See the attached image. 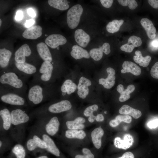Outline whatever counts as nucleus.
Segmentation results:
<instances>
[{
    "instance_id": "1",
    "label": "nucleus",
    "mask_w": 158,
    "mask_h": 158,
    "mask_svg": "<svg viewBox=\"0 0 158 158\" xmlns=\"http://www.w3.org/2000/svg\"><path fill=\"white\" fill-rule=\"evenodd\" d=\"M83 11V7L79 4L73 6L68 11L66 20L70 29H75L78 26Z\"/></svg>"
},
{
    "instance_id": "2",
    "label": "nucleus",
    "mask_w": 158,
    "mask_h": 158,
    "mask_svg": "<svg viewBox=\"0 0 158 158\" xmlns=\"http://www.w3.org/2000/svg\"><path fill=\"white\" fill-rule=\"evenodd\" d=\"M0 83L8 85L16 88H20L23 86L22 80L19 78L15 73L12 72H6L1 75Z\"/></svg>"
},
{
    "instance_id": "3",
    "label": "nucleus",
    "mask_w": 158,
    "mask_h": 158,
    "mask_svg": "<svg viewBox=\"0 0 158 158\" xmlns=\"http://www.w3.org/2000/svg\"><path fill=\"white\" fill-rule=\"evenodd\" d=\"M28 96L29 100L34 104H37L40 103L43 98L42 88L39 85L33 86L30 89Z\"/></svg>"
},
{
    "instance_id": "4",
    "label": "nucleus",
    "mask_w": 158,
    "mask_h": 158,
    "mask_svg": "<svg viewBox=\"0 0 158 158\" xmlns=\"http://www.w3.org/2000/svg\"><path fill=\"white\" fill-rule=\"evenodd\" d=\"M45 42L46 44L51 48L55 49L59 45L65 44L67 42V40L61 35L53 34L47 37Z\"/></svg>"
},
{
    "instance_id": "5",
    "label": "nucleus",
    "mask_w": 158,
    "mask_h": 158,
    "mask_svg": "<svg viewBox=\"0 0 158 158\" xmlns=\"http://www.w3.org/2000/svg\"><path fill=\"white\" fill-rule=\"evenodd\" d=\"M1 100L3 102L12 105H22L25 102V99L22 97L13 93H8L2 95Z\"/></svg>"
},
{
    "instance_id": "6",
    "label": "nucleus",
    "mask_w": 158,
    "mask_h": 158,
    "mask_svg": "<svg viewBox=\"0 0 158 158\" xmlns=\"http://www.w3.org/2000/svg\"><path fill=\"white\" fill-rule=\"evenodd\" d=\"M11 123L16 125L28 121L29 117L22 110L17 109L12 111L11 113Z\"/></svg>"
},
{
    "instance_id": "7",
    "label": "nucleus",
    "mask_w": 158,
    "mask_h": 158,
    "mask_svg": "<svg viewBox=\"0 0 158 158\" xmlns=\"http://www.w3.org/2000/svg\"><path fill=\"white\" fill-rule=\"evenodd\" d=\"M91 84V81L89 79L83 76L80 78L77 87V94L80 97L83 99L86 97L89 92L88 87L90 86Z\"/></svg>"
},
{
    "instance_id": "8",
    "label": "nucleus",
    "mask_w": 158,
    "mask_h": 158,
    "mask_svg": "<svg viewBox=\"0 0 158 158\" xmlns=\"http://www.w3.org/2000/svg\"><path fill=\"white\" fill-rule=\"evenodd\" d=\"M31 53V51L29 46L25 44L22 45L15 52V60L18 63H24L25 61V57L30 56Z\"/></svg>"
},
{
    "instance_id": "9",
    "label": "nucleus",
    "mask_w": 158,
    "mask_h": 158,
    "mask_svg": "<svg viewBox=\"0 0 158 158\" xmlns=\"http://www.w3.org/2000/svg\"><path fill=\"white\" fill-rule=\"evenodd\" d=\"M72 107L71 102L68 100H63L51 105L49 111L52 113H58L70 109Z\"/></svg>"
},
{
    "instance_id": "10",
    "label": "nucleus",
    "mask_w": 158,
    "mask_h": 158,
    "mask_svg": "<svg viewBox=\"0 0 158 158\" xmlns=\"http://www.w3.org/2000/svg\"><path fill=\"white\" fill-rule=\"evenodd\" d=\"M134 139L133 136L130 134H125L123 139L120 137H117L114 140V145L115 146L118 148L126 150L133 144Z\"/></svg>"
},
{
    "instance_id": "11",
    "label": "nucleus",
    "mask_w": 158,
    "mask_h": 158,
    "mask_svg": "<svg viewBox=\"0 0 158 158\" xmlns=\"http://www.w3.org/2000/svg\"><path fill=\"white\" fill-rule=\"evenodd\" d=\"M53 69V66L51 62L44 61L39 69V72L41 74V80L44 82L49 80L51 77Z\"/></svg>"
},
{
    "instance_id": "12",
    "label": "nucleus",
    "mask_w": 158,
    "mask_h": 158,
    "mask_svg": "<svg viewBox=\"0 0 158 158\" xmlns=\"http://www.w3.org/2000/svg\"><path fill=\"white\" fill-rule=\"evenodd\" d=\"M108 74L107 78H101L99 80V84L103 85L104 88L109 89L112 87L115 83V72L114 69L111 67H109L107 69Z\"/></svg>"
},
{
    "instance_id": "13",
    "label": "nucleus",
    "mask_w": 158,
    "mask_h": 158,
    "mask_svg": "<svg viewBox=\"0 0 158 158\" xmlns=\"http://www.w3.org/2000/svg\"><path fill=\"white\" fill-rule=\"evenodd\" d=\"M142 44V41L140 37L133 35L128 38L127 43L121 46L120 49L126 52L130 53L135 47L140 46Z\"/></svg>"
},
{
    "instance_id": "14",
    "label": "nucleus",
    "mask_w": 158,
    "mask_h": 158,
    "mask_svg": "<svg viewBox=\"0 0 158 158\" xmlns=\"http://www.w3.org/2000/svg\"><path fill=\"white\" fill-rule=\"evenodd\" d=\"M74 38L77 43L80 46L84 48L87 46L90 39V35L81 29L75 31Z\"/></svg>"
},
{
    "instance_id": "15",
    "label": "nucleus",
    "mask_w": 158,
    "mask_h": 158,
    "mask_svg": "<svg viewBox=\"0 0 158 158\" xmlns=\"http://www.w3.org/2000/svg\"><path fill=\"white\" fill-rule=\"evenodd\" d=\"M42 28L40 25H35L25 30L22 34L23 36L26 39L35 40L42 35Z\"/></svg>"
},
{
    "instance_id": "16",
    "label": "nucleus",
    "mask_w": 158,
    "mask_h": 158,
    "mask_svg": "<svg viewBox=\"0 0 158 158\" xmlns=\"http://www.w3.org/2000/svg\"><path fill=\"white\" fill-rule=\"evenodd\" d=\"M38 53L44 61L51 62L52 58L50 51L47 45L44 42L38 43L36 46Z\"/></svg>"
},
{
    "instance_id": "17",
    "label": "nucleus",
    "mask_w": 158,
    "mask_h": 158,
    "mask_svg": "<svg viewBox=\"0 0 158 158\" xmlns=\"http://www.w3.org/2000/svg\"><path fill=\"white\" fill-rule=\"evenodd\" d=\"M140 23L145 30L148 38L154 39L156 36V30L151 21L147 18H143L141 19Z\"/></svg>"
},
{
    "instance_id": "18",
    "label": "nucleus",
    "mask_w": 158,
    "mask_h": 158,
    "mask_svg": "<svg viewBox=\"0 0 158 158\" xmlns=\"http://www.w3.org/2000/svg\"><path fill=\"white\" fill-rule=\"evenodd\" d=\"M116 89L120 94L119 98V101L120 102H123L130 98V94L134 91L135 87L133 85H130L127 86L126 89H125L123 85L119 84L117 86Z\"/></svg>"
},
{
    "instance_id": "19",
    "label": "nucleus",
    "mask_w": 158,
    "mask_h": 158,
    "mask_svg": "<svg viewBox=\"0 0 158 158\" xmlns=\"http://www.w3.org/2000/svg\"><path fill=\"white\" fill-rule=\"evenodd\" d=\"M122 73L130 72L135 75H139L141 73L140 68L135 63L128 61H124L122 64Z\"/></svg>"
},
{
    "instance_id": "20",
    "label": "nucleus",
    "mask_w": 158,
    "mask_h": 158,
    "mask_svg": "<svg viewBox=\"0 0 158 158\" xmlns=\"http://www.w3.org/2000/svg\"><path fill=\"white\" fill-rule=\"evenodd\" d=\"M104 134V131L100 127L95 128L91 132L92 142L95 147L97 149H99L101 146V138Z\"/></svg>"
},
{
    "instance_id": "21",
    "label": "nucleus",
    "mask_w": 158,
    "mask_h": 158,
    "mask_svg": "<svg viewBox=\"0 0 158 158\" xmlns=\"http://www.w3.org/2000/svg\"><path fill=\"white\" fill-rule=\"evenodd\" d=\"M27 146L28 149L30 151L33 150L37 147L42 149H46L47 147L44 141L36 135H34L32 139L28 140Z\"/></svg>"
},
{
    "instance_id": "22",
    "label": "nucleus",
    "mask_w": 158,
    "mask_h": 158,
    "mask_svg": "<svg viewBox=\"0 0 158 158\" xmlns=\"http://www.w3.org/2000/svg\"><path fill=\"white\" fill-rule=\"evenodd\" d=\"M71 55L75 59H80L83 58L88 59L90 56L87 50L77 45H74L72 47Z\"/></svg>"
},
{
    "instance_id": "23",
    "label": "nucleus",
    "mask_w": 158,
    "mask_h": 158,
    "mask_svg": "<svg viewBox=\"0 0 158 158\" xmlns=\"http://www.w3.org/2000/svg\"><path fill=\"white\" fill-rule=\"evenodd\" d=\"M59 125L58 118L56 116L52 117L46 126V132L50 135H54L58 132Z\"/></svg>"
},
{
    "instance_id": "24",
    "label": "nucleus",
    "mask_w": 158,
    "mask_h": 158,
    "mask_svg": "<svg viewBox=\"0 0 158 158\" xmlns=\"http://www.w3.org/2000/svg\"><path fill=\"white\" fill-rule=\"evenodd\" d=\"M43 140L45 142L46 150L56 156H60V152L53 140L48 135L44 134L42 135Z\"/></svg>"
},
{
    "instance_id": "25",
    "label": "nucleus",
    "mask_w": 158,
    "mask_h": 158,
    "mask_svg": "<svg viewBox=\"0 0 158 158\" xmlns=\"http://www.w3.org/2000/svg\"><path fill=\"white\" fill-rule=\"evenodd\" d=\"M120 114L126 115H130L133 118L137 119L142 116L140 110L134 109L130 106L125 104L123 105L119 110Z\"/></svg>"
},
{
    "instance_id": "26",
    "label": "nucleus",
    "mask_w": 158,
    "mask_h": 158,
    "mask_svg": "<svg viewBox=\"0 0 158 158\" xmlns=\"http://www.w3.org/2000/svg\"><path fill=\"white\" fill-rule=\"evenodd\" d=\"M85 122V120L84 118L78 117L73 121H66V125L69 129L80 130L85 128L83 123Z\"/></svg>"
},
{
    "instance_id": "27",
    "label": "nucleus",
    "mask_w": 158,
    "mask_h": 158,
    "mask_svg": "<svg viewBox=\"0 0 158 158\" xmlns=\"http://www.w3.org/2000/svg\"><path fill=\"white\" fill-rule=\"evenodd\" d=\"M135 54L136 55L133 56V59L135 63L144 67L149 65L151 59L150 56L147 55L144 57L142 56L141 52L139 50L136 51Z\"/></svg>"
},
{
    "instance_id": "28",
    "label": "nucleus",
    "mask_w": 158,
    "mask_h": 158,
    "mask_svg": "<svg viewBox=\"0 0 158 158\" xmlns=\"http://www.w3.org/2000/svg\"><path fill=\"white\" fill-rule=\"evenodd\" d=\"M15 66L20 71L29 75H31L36 72L37 69L34 65L25 62L19 63L16 62Z\"/></svg>"
},
{
    "instance_id": "29",
    "label": "nucleus",
    "mask_w": 158,
    "mask_h": 158,
    "mask_svg": "<svg viewBox=\"0 0 158 158\" xmlns=\"http://www.w3.org/2000/svg\"><path fill=\"white\" fill-rule=\"evenodd\" d=\"M12 55V53L5 48L0 49V66L1 68H4L8 65Z\"/></svg>"
},
{
    "instance_id": "30",
    "label": "nucleus",
    "mask_w": 158,
    "mask_h": 158,
    "mask_svg": "<svg viewBox=\"0 0 158 158\" xmlns=\"http://www.w3.org/2000/svg\"><path fill=\"white\" fill-rule=\"evenodd\" d=\"M0 115L3 121V128L8 130L11 123V113L8 109L5 108L0 110Z\"/></svg>"
},
{
    "instance_id": "31",
    "label": "nucleus",
    "mask_w": 158,
    "mask_h": 158,
    "mask_svg": "<svg viewBox=\"0 0 158 158\" xmlns=\"http://www.w3.org/2000/svg\"><path fill=\"white\" fill-rule=\"evenodd\" d=\"M77 86L70 79L65 80L61 87V91L62 92H65L69 95L74 92Z\"/></svg>"
},
{
    "instance_id": "32",
    "label": "nucleus",
    "mask_w": 158,
    "mask_h": 158,
    "mask_svg": "<svg viewBox=\"0 0 158 158\" xmlns=\"http://www.w3.org/2000/svg\"><path fill=\"white\" fill-rule=\"evenodd\" d=\"M65 135L68 138L82 140L85 137L86 134L85 132L82 130L69 129L66 131Z\"/></svg>"
},
{
    "instance_id": "33",
    "label": "nucleus",
    "mask_w": 158,
    "mask_h": 158,
    "mask_svg": "<svg viewBox=\"0 0 158 158\" xmlns=\"http://www.w3.org/2000/svg\"><path fill=\"white\" fill-rule=\"evenodd\" d=\"M132 121V117L128 115H118L115 118L110 121L109 125L111 127H115L118 126L121 122L130 123Z\"/></svg>"
},
{
    "instance_id": "34",
    "label": "nucleus",
    "mask_w": 158,
    "mask_h": 158,
    "mask_svg": "<svg viewBox=\"0 0 158 158\" xmlns=\"http://www.w3.org/2000/svg\"><path fill=\"white\" fill-rule=\"evenodd\" d=\"M48 3L50 6L61 11L66 10L69 8L68 1L66 0H49Z\"/></svg>"
},
{
    "instance_id": "35",
    "label": "nucleus",
    "mask_w": 158,
    "mask_h": 158,
    "mask_svg": "<svg viewBox=\"0 0 158 158\" xmlns=\"http://www.w3.org/2000/svg\"><path fill=\"white\" fill-rule=\"evenodd\" d=\"M124 20L122 19L113 20L109 22L107 25L106 27L107 30L110 33L116 32L119 30Z\"/></svg>"
},
{
    "instance_id": "36",
    "label": "nucleus",
    "mask_w": 158,
    "mask_h": 158,
    "mask_svg": "<svg viewBox=\"0 0 158 158\" xmlns=\"http://www.w3.org/2000/svg\"><path fill=\"white\" fill-rule=\"evenodd\" d=\"M103 52L105 53V49L104 45L99 48H94L91 49L89 52V54L91 57L95 61H98L102 58Z\"/></svg>"
},
{
    "instance_id": "37",
    "label": "nucleus",
    "mask_w": 158,
    "mask_h": 158,
    "mask_svg": "<svg viewBox=\"0 0 158 158\" xmlns=\"http://www.w3.org/2000/svg\"><path fill=\"white\" fill-rule=\"evenodd\" d=\"M12 151L17 158H25V153L23 147L20 144H17L13 147Z\"/></svg>"
},
{
    "instance_id": "38",
    "label": "nucleus",
    "mask_w": 158,
    "mask_h": 158,
    "mask_svg": "<svg viewBox=\"0 0 158 158\" xmlns=\"http://www.w3.org/2000/svg\"><path fill=\"white\" fill-rule=\"evenodd\" d=\"M119 4L123 6L128 5V7L130 9L133 10L138 6V4L135 0H118Z\"/></svg>"
},
{
    "instance_id": "39",
    "label": "nucleus",
    "mask_w": 158,
    "mask_h": 158,
    "mask_svg": "<svg viewBox=\"0 0 158 158\" xmlns=\"http://www.w3.org/2000/svg\"><path fill=\"white\" fill-rule=\"evenodd\" d=\"M98 108V106L93 104L87 107L83 112V114L86 117L90 116L93 114V112L97 111Z\"/></svg>"
},
{
    "instance_id": "40",
    "label": "nucleus",
    "mask_w": 158,
    "mask_h": 158,
    "mask_svg": "<svg viewBox=\"0 0 158 158\" xmlns=\"http://www.w3.org/2000/svg\"><path fill=\"white\" fill-rule=\"evenodd\" d=\"M150 74L153 78L158 79V62H156L152 67Z\"/></svg>"
},
{
    "instance_id": "41",
    "label": "nucleus",
    "mask_w": 158,
    "mask_h": 158,
    "mask_svg": "<svg viewBox=\"0 0 158 158\" xmlns=\"http://www.w3.org/2000/svg\"><path fill=\"white\" fill-rule=\"evenodd\" d=\"M100 1L103 6L107 8H109L112 6L113 0H100Z\"/></svg>"
},
{
    "instance_id": "42",
    "label": "nucleus",
    "mask_w": 158,
    "mask_h": 158,
    "mask_svg": "<svg viewBox=\"0 0 158 158\" xmlns=\"http://www.w3.org/2000/svg\"><path fill=\"white\" fill-rule=\"evenodd\" d=\"M147 126L150 128H155L158 127V119L150 121L148 123Z\"/></svg>"
},
{
    "instance_id": "43",
    "label": "nucleus",
    "mask_w": 158,
    "mask_h": 158,
    "mask_svg": "<svg viewBox=\"0 0 158 158\" xmlns=\"http://www.w3.org/2000/svg\"><path fill=\"white\" fill-rule=\"evenodd\" d=\"M82 152L84 155L87 156L90 158H94V156L90 150L88 149L84 148L82 149Z\"/></svg>"
},
{
    "instance_id": "44",
    "label": "nucleus",
    "mask_w": 158,
    "mask_h": 158,
    "mask_svg": "<svg viewBox=\"0 0 158 158\" xmlns=\"http://www.w3.org/2000/svg\"><path fill=\"white\" fill-rule=\"evenodd\" d=\"M149 4L153 8L158 9V0H148Z\"/></svg>"
},
{
    "instance_id": "45",
    "label": "nucleus",
    "mask_w": 158,
    "mask_h": 158,
    "mask_svg": "<svg viewBox=\"0 0 158 158\" xmlns=\"http://www.w3.org/2000/svg\"><path fill=\"white\" fill-rule=\"evenodd\" d=\"M118 158H134V156L132 152H127L124 153L122 156Z\"/></svg>"
},
{
    "instance_id": "46",
    "label": "nucleus",
    "mask_w": 158,
    "mask_h": 158,
    "mask_svg": "<svg viewBox=\"0 0 158 158\" xmlns=\"http://www.w3.org/2000/svg\"><path fill=\"white\" fill-rule=\"evenodd\" d=\"M23 16V14L22 11L20 10H19L16 12L15 19L17 21H20L22 19Z\"/></svg>"
},
{
    "instance_id": "47",
    "label": "nucleus",
    "mask_w": 158,
    "mask_h": 158,
    "mask_svg": "<svg viewBox=\"0 0 158 158\" xmlns=\"http://www.w3.org/2000/svg\"><path fill=\"white\" fill-rule=\"evenodd\" d=\"M34 23L35 20L33 19H29L26 21L25 25L26 27L29 28L31 27Z\"/></svg>"
},
{
    "instance_id": "48",
    "label": "nucleus",
    "mask_w": 158,
    "mask_h": 158,
    "mask_svg": "<svg viewBox=\"0 0 158 158\" xmlns=\"http://www.w3.org/2000/svg\"><path fill=\"white\" fill-rule=\"evenodd\" d=\"M104 120V116L101 114H98L95 116V120L97 122H102Z\"/></svg>"
},
{
    "instance_id": "49",
    "label": "nucleus",
    "mask_w": 158,
    "mask_h": 158,
    "mask_svg": "<svg viewBox=\"0 0 158 158\" xmlns=\"http://www.w3.org/2000/svg\"><path fill=\"white\" fill-rule=\"evenodd\" d=\"M27 12L29 15L31 17L34 18L36 16V14L34 10L30 8L28 9Z\"/></svg>"
},
{
    "instance_id": "50",
    "label": "nucleus",
    "mask_w": 158,
    "mask_h": 158,
    "mask_svg": "<svg viewBox=\"0 0 158 158\" xmlns=\"http://www.w3.org/2000/svg\"><path fill=\"white\" fill-rule=\"evenodd\" d=\"M95 116L93 114L91 115L88 118V121L91 123L93 122L95 120Z\"/></svg>"
},
{
    "instance_id": "51",
    "label": "nucleus",
    "mask_w": 158,
    "mask_h": 158,
    "mask_svg": "<svg viewBox=\"0 0 158 158\" xmlns=\"http://www.w3.org/2000/svg\"><path fill=\"white\" fill-rule=\"evenodd\" d=\"M151 45L154 47L158 48V41L153 40L151 43Z\"/></svg>"
},
{
    "instance_id": "52",
    "label": "nucleus",
    "mask_w": 158,
    "mask_h": 158,
    "mask_svg": "<svg viewBox=\"0 0 158 158\" xmlns=\"http://www.w3.org/2000/svg\"><path fill=\"white\" fill-rule=\"evenodd\" d=\"M75 158H90L88 156L84 155H77L75 157Z\"/></svg>"
},
{
    "instance_id": "53",
    "label": "nucleus",
    "mask_w": 158,
    "mask_h": 158,
    "mask_svg": "<svg viewBox=\"0 0 158 158\" xmlns=\"http://www.w3.org/2000/svg\"><path fill=\"white\" fill-rule=\"evenodd\" d=\"M37 158H48L47 157L45 156H43Z\"/></svg>"
},
{
    "instance_id": "54",
    "label": "nucleus",
    "mask_w": 158,
    "mask_h": 158,
    "mask_svg": "<svg viewBox=\"0 0 158 158\" xmlns=\"http://www.w3.org/2000/svg\"><path fill=\"white\" fill-rule=\"evenodd\" d=\"M0 26H1V20L0 19Z\"/></svg>"
},
{
    "instance_id": "55",
    "label": "nucleus",
    "mask_w": 158,
    "mask_h": 158,
    "mask_svg": "<svg viewBox=\"0 0 158 158\" xmlns=\"http://www.w3.org/2000/svg\"><path fill=\"white\" fill-rule=\"evenodd\" d=\"M0 147H1V145H2V142H1V141H0Z\"/></svg>"
},
{
    "instance_id": "56",
    "label": "nucleus",
    "mask_w": 158,
    "mask_h": 158,
    "mask_svg": "<svg viewBox=\"0 0 158 158\" xmlns=\"http://www.w3.org/2000/svg\"><path fill=\"white\" fill-rule=\"evenodd\" d=\"M104 113L105 114H106L107 113V111H105L104 112Z\"/></svg>"
}]
</instances>
